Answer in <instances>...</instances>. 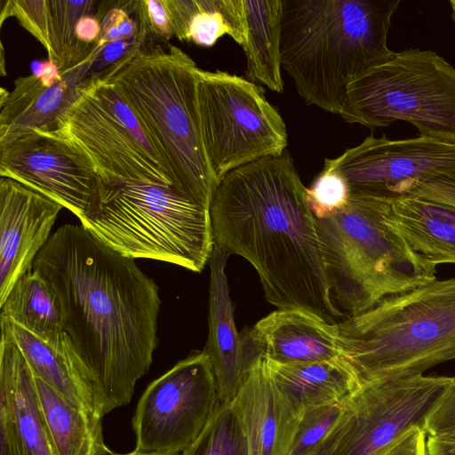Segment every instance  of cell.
Segmentation results:
<instances>
[{
    "instance_id": "6da1fadb",
    "label": "cell",
    "mask_w": 455,
    "mask_h": 455,
    "mask_svg": "<svg viewBox=\"0 0 455 455\" xmlns=\"http://www.w3.org/2000/svg\"><path fill=\"white\" fill-rule=\"evenodd\" d=\"M31 269L54 290L64 332L103 415L129 403L157 346L159 290L129 258L82 225L52 233Z\"/></svg>"
},
{
    "instance_id": "7a4b0ae2",
    "label": "cell",
    "mask_w": 455,
    "mask_h": 455,
    "mask_svg": "<svg viewBox=\"0 0 455 455\" xmlns=\"http://www.w3.org/2000/svg\"><path fill=\"white\" fill-rule=\"evenodd\" d=\"M214 246L255 268L277 309L310 313L333 323L343 315L329 286L316 220L287 150L228 172L213 194Z\"/></svg>"
},
{
    "instance_id": "3957f363",
    "label": "cell",
    "mask_w": 455,
    "mask_h": 455,
    "mask_svg": "<svg viewBox=\"0 0 455 455\" xmlns=\"http://www.w3.org/2000/svg\"><path fill=\"white\" fill-rule=\"evenodd\" d=\"M401 0H283L282 68L307 105L339 115L347 85L395 53Z\"/></svg>"
},
{
    "instance_id": "277c9868",
    "label": "cell",
    "mask_w": 455,
    "mask_h": 455,
    "mask_svg": "<svg viewBox=\"0 0 455 455\" xmlns=\"http://www.w3.org/2000/svg\"><path fill=\"white\" fill-rule=\"evenodd\" d=\"M197 68L179 47L147 43L101 78L111 82L131 105L177 185L210 207L218 183L200 133Z\"/></svg>"
},
{
    "instance_id": "5b68a950",
    "label": "cell",
    "mask_w": 455,
    "mask_h": 455,
    "mask_svg": "<svg viewBox=\"0 0 455 455\" xmlns=\"http://www.w3.org/2000/svg\"><path fill=\"white\" fill-rule=\"evenodd\" d=\"M387 205L349 194L343 207L315 218L331 299L349 316L436 279V266L386 224Z\"/></svg>"
},
{
    "instance_id": "8992f818",
    "label": "cell",
    "mask_w": 455,
    "mask_h": 455,
    "mask_svg": "<svg viewBox=\"0 0 455 455\" xmlns=\"http://www.w3.org/2000/svg\"><path fill=\"white\" fill-rule=\"evenodd\" d=\"M81 225L132 259H148L201 272L214 243L210 207L175 185L98 178Z\"/></svg>"
},
{
    "instance_id": "52a82bcc",
    "label": "cell",
    "mask_w": 455,
    "mask_h": 455,
    "mask_svg": "<svg viewBox=\"0 0 455 455\" xmlns=\"http://www.w3.org/2000/svg\"><path fill=\"white\" fill-rule=\"evenodd\" d=\"M338 326L361 383L423 375L455 360V277L387 297Z\"/></svg>"
},
{
    "instance_id": "ba28073f",
    "label": "cell",
    "mask_w": 455,
    "mask_h": 455,
    "mask_svg": "<svg viewBox=\"0 0 455 455\" xmlns=\"http://www.w3.org/2000/svg\"><path fill=\"white\" fill-rule=\"evenodd\" d=\"M339 116L371 130L405 121L455 142V68L432 50L395 52L347 85Z\"/></svg>"
},
{
    "instance_id": "9c48e42d",
    "label": "cell",
    "mask_w": 455,
    "mask_h": 455,
    "mask_svg": "<svg viewBox=\"0 0 455 455\" xmlns=\"http://www.w3.org/2000/svg\"><path fill=\"white\" fill-rule=\"evenodd\" d=\"M196 100L204 149L217 183L232 170L286 150L285 124L252 82L198 68Z\"/></svg>"
},
{
    "instance_id": "30bf717a",
    "label": "cell",
    "mask_w": 455,
    "mask_h": 455,
    "mask_svg": "<svg viewBox=\"0 0 455 455\" xmlns=\"http://www.w3.org/2000/svg\"><path fill=\"white\" fill-rule=\"evenodd\" d=\"M57 130L88 156L100 180L180 188L142 122L106 79L90 84L61 116Z\"/></svg>"
},
{
    "instance_id": "8fae6325",
    "label": "cell",
    "mask_w": 455,
    "mask_h": 455,
    "mask_svg": "<svg viewBox=\"0 0 455 455\" xmlns=\"http://www.w3.org/2000/svg\"><path fill=\"white\" fill-rule=\"evenodd\" d=\"M220 403L211 361L193 353L152 381L132 426L135 455H180L200 435Z\"/></svg>"
},
{
    "instance_id": "7c38bea8",
    "label": "cell",
    "mask_w": 455,
    "mask_h": 455,
    "mask_svg": "<svg viewBox=\"0 0 455 455\" xmlns=\"http://www.w3.org/2000/svg\"><path fill=\"white\" fill-rule=\"evenodd\" d=\"M455 377L408 376L362 382L346 403L343 435L334 455H384L426 422Z\"/></svg>"
},
{
    "instance_id": "4fadbf2b",
    "label": "cell",
    "mask_w": 455,
    "mask_h": 455,
    "mask_svg": "<svg viewBox=\"0 0 455 455\" xmlns=\"http://www.w3.org/2000/svg\"><path fill=\"white\" fill-rule=\"evenodd\" d=\"M323 170L339 175L351 195L391 199L418 182L455 179V142L370 135L336 158H325Z\"/></svg>"
},
{
    "instance_id": "5bb4252c",
    "label": "cell",
    "mask_w": 455,
    "mask_h": 455,
    "mask_svg": "<svg viewBox=\"0 0 455 455\" xmlns=\"http://www.w3.org/2000/svg\"><path fill=\"white\" fill-rule=\"evenodd\" d=\"M0 176L49 197L78 219L98 180L88 156L59 130H33L1 142Z\"/></svg>"
},
{
    "instance_id": "9a60e30c",
    "label": "cell",
    "mask_w": 455,
    "mask_h": 455,
    "mask_svg": "<svg viewBox=\"0 0 455 455\" xmlns=\"http://www.w3.org/2000/svg\"><path fill=\"white\" fill-rule=\"evenodd\" d=\"M95 50L96 44L66 70L49 60L40 71L16 79L12 92L1 88L0 143L33 130H57L61 116L97 78L90 73Z\"/></svg>"
},
{
    "instance_id": "2e32d148",
    "label": "cell",
    "mask_w": 455,
    "mask_h": 455,
    "mask_svg": "<svg viewBox=\"0 0 455 455\" xmlns=\"http://www.w3.org/2000/svg\"><path fill=\"white\" fill-rule=\"evenodd\" d=\"M63 206L9 178L0 179V304L49 241Z\"/></svg>"
},
{
    "instance_id": "e0dca14e",
    "label": "cell",
    "mask_w": 455,
    "mask_h": 455,
    "mask_svg": "<svg viewBox=\"0 0 455 455\" xmlns=\"http://www.w3.org/2000/svg\"><path fill=\"white\" fill-rule=\"evenodd\" d=\"M0 431L13 455H56L41 409L36 377L5 325L1 323Z\"/></svg>"
},
{
    "instance_id": "ac0fdd59",
    "label": "cell",
    "mask_w": 455,
    "mask_h": 455,
    "mask_svg": "<svg viewBox=\"0 0 455 455\" xmlns=\"http://www.w3.org/2000/svg\"><path fill=\"white\" fill-rule=\"evenodd\" d=\"M231 403L246 434L250 455H288L303 412L280 390L263 355Z\"/></svg>"
},
{
    "instance_id": "d6986e66",
    "label": "cell",
    "mask_w": 455,
    "mask_h": 455,
    "mask_svg": "<svg viewBox=\"0 0 455 455\" xmlns=\"http://www.w3.org/2000/svg\"><path fill=\"white\" fill-rule=\"evenodd\" d=\"M228 258L213 246L209 260V332L204 349L212 365L220 403L234 399L251 368L262 356L251 345H243L235 328L225 273Z\"/></svg>"
},
{
    "instance_id": "ffe728a7",
    "label": "cell",
    "mask_w": 455,
    "mask_h": 455,
    "mask_svg": "<svg viewBox=\"0 0 455 455\" xmlns=\"http://www.w3.org/2000/svg\"><path fill=\"white\" fill-rule=\"evenodd\" d=\"M243 335L267 361L299 364L344 357L338 323L300 310L277 309Z\"/></svg>"
},
{
    "instance_id": "44dd1931",
    "label": "cell",
    "mask_w": 455,
    "mask_h": 455,
    "mask_svg": "<svg viewBox=\"0 0 455 455\" xmlns=\"http://www.w3.org/2000/svg\"><path fill=\"white\" fill-rule=\"evenodd\" d=\"M21 350L34 375L68 403L102 420L103 413L92 386L65 332L54 341L44 340L11 321L1 318Z\"/></svg>"
},
{
    "instance_id": "7402d4cb",
    "label": "cell",
    "mask_w": 455,
    "mask_h": 455,
    "mask_svg": "<svg viewBox=\"0 0 455 455\" xmlns=\"http://www.w3.org/2000/svg\"><path fill=\"white\" fill-rule=\"evenodd\" d=\"M387 201L388 227L432 264H455V206L411 196Z\"/></svg>"
},
{
    "instance_id": "603a6c76",
    "label": "cell",
    "mask_w": 455,
    "mask_h": 455,
    "mask_svg": "<svg viewBox=\"0 0 455 455\" xmlns=\"http://www.w3.org/2000/svg\"><path fill=\"white\" fill-rule=\"evenodd\" d=\"M265 361L280 390L299 412L314 406L345 403L361 385L345 357L299 364Z\"/></svg>"
},
{
    "instance_id": "cb8c5ba5",
    "label": "cell",
    "mask_w": 455,
    "mask_h": 455,
    "mask_svg": "<svg viewBox=\"0 0 455 455\" xmlns=\"http://www.w3.org/2000/svg\"><path fill=\"white\" fill-rule=\"evenodd\" d=\"M243 5L247 33L242 47L247 60V76L275 92H283V0H243Z\"/></svg>"
},
{
    "instance_id": "d4e9b609",
    "label": "cell",
    "mask_w": 455,
    "mask_h": 455,
    "mask_svg": "<svg viewBox=\"0 0 455 455\" xmlns=\"http://www.w3.org/2000/svg\"><path fill=\"white\" fill-rule=\"evenodd\" d=\"M36 385L56 455H110L113 452L104 443L101 420L73 407L36 377Z\"/></svg>"
},
{
    "instance_id": "484cf974",
    "label": "cell",
    "mask_w": 455,
    "mask_h": 455,
    "mask_svg": "<svg viewBox=\"0 0 455 455\" xmlns=\"http://www.w3.org/2000/svg\"><path fill=\"white\" fill-rule=\"evenodd\" d=\"M1 318L54 341L64 332V312L51 285L36 271L22 275L0 304Z\"/></svg>"
},
{
    "instance_id": "4316f807",
    "label": "cell",
    "mask_w": 455,
    "mask_h": 455,
    "mask_svg": "<svg viewBox=\"0 0 455 455\" xmlns=\"http://www.w3.org/2000/svg\"><path fill=\"white\" fill-rule=\"evenodd\" d=\"M246 33L243 0H194L188 42L210 47L227 35L242 46Z\"/></svg>"
},
{
    "instance_id": "83f0119b",
    "label": "cell",
    "mask_w": 455,
    "mask_h": 455,
    "mask_svg": "<svg viewBox=\"0 0 455 455\" xmlns=\"http://www.w3.org/2000/svg\"><path fill=\"white\" fill-rule=\"evenodd\" d=\"M180 455H250L246 434L231 402H220L200 435Z\"/></svg>"
},
{
    "instance_id": "f1b7e54d",
    "label": "cell",
    "mask_w": 455,
    "mask_h": 455,
    "mask_svg": "<svg viewBox=\"0 0 455 455\" xmlns=\"http://www.w3.org/2000/svg\"><path fill=\"white\" fill-rule=\"evenodd\" d=\"M345 403H331L304 410L288 455H305L325 440L342 422Z\"/></svg>"
},
{
    "instance_id": "f546056e",
    "label": "cell",
    "mask_w": 455,
    "mask_h": 455,
    "mask_svg": "<svg viewBox=\"0 0 455 455\" xmlns=\"http://www.w3.org/2000/svg\"><path fill=\"white\" fill-rule=\"evenodd\" d=\"M349 193L345 180L337 173L323 170L310 188L307 201L315 218H322L340 209Z\"/></svg>"
},
{
    "instance_id": "4dcf8cb0",
    "label": "cell",
    "mask_w": 455,
    "mask_h": 455,
    "mask_svg": "<svg viewBox=\"0 0 455 455\" xmlns=\"http://www.w3.org/2000/svg\"><path fill=\"white\" fill-rule=\"evenodd\" d=\"M140 25L148 36L166 42L174 36L173 27L165 0L134 1Z\"/></svg>"
},
{
    "instance_id": "1f68e13d",
    "label": "cell",
    "mask_w": 455,
    "mask_h": 455,
    "mask_svg": "<svg viewBox=\"0 0 455 455\" xmlns=\"http://www.w3.org/2000/svg\"><path fill=\"white\" fill-rule=\"evenodd\" d=\"M125 6H114L108 10L100 20V36L97 42L98 46H103L107 44L119 40L130 39L136 36L140 31V22L131 17L132 1H129L128 11L127 2Z\"/></svg>"
},
{
    "instance_id": "d6a6232c",
    "label": "cell",
    "mask_w": 455,
    "mask_h": 455,
    "mask_svg": "<svg viewBox=\"0 0 455 455\" xmlns=\"http://www.w3.org/2000/svg\"><path fill=\"white\" fill-rule=\"evenodd\" d=\"M425 433L431 436L455 433V379L428 417Z\"/></svg>"
},
{
    "instance_id": "836d02e7",
    "label": "cell",
    "mask_w": 455,
    "mask_h": 455,
    "mask_svg": "<svg viewBox=\"0 0 455 455\" xmlns=\"http://www.w3.org/2000/svg\"><path fill=\"white\" fill-rule=\"evenodd\" d=\"M403 196H411L455 206V179H435L418 182Z\"/></svg>"
},
{
    "instance_id": "e575fe53",
    "label": "cell",
    "mask_w": 455,
    "mask_h": 455,
    "mask_svg": "<svg viewBox=\"0 0 455 455\" xmlns=\"http://www.w3.org/2000/svg\"><path fill=\"white\" fill-rule=\"evenodd\" d=\"M427 434L419 427L409 430L384 455H427Z\"/></svg>"
},
{
    "instance_id": "d590c367",
    "label": "cell",
    "mask_w": 455,
    "mask_h": 455,
    "mask_svg": "<svg viewBox=\"0 0 455 455\" xmlns=\"http://www.w3.org/2000/svg\"><path fill=\"white\" fill-rule=\"evenodd\" d=\"M101 31L100 20L92 14L82 16L76 24L75 36L78 43L84 47H90L97 44Z\"/></svg>"
},
{
    "instance_id": "8d00e7d4",
    "label": "cell",
    "mask_w": 455,
    "mask_h": 455,
    "mask_svg": "<svg viewBox=\"0 0 455 455\" xmlns=\"http://www.w3.org/2000/svg\"><path fill=\"white\" fill-rule=\"evenodd\" d=\"M427 455H455V433L428 435L426 442Z\"/></svg>"
},
{
    "instance_id": "74e56055",
    "label": "cell",
    "mask_w": 455,
    "mask_h": 455,
    "mask_svg": "<svg viewBox=\"0 0 455 455\" xmlns=\"http://www.w3.org/2000/svg\"><path fill=\"white\" fill-rule=\"evenodd\" d=\"M346 415L347 408L345 417L336 429L315 449L305 455H334L345 429Z\"/></svg>"
},
{
    "instance_id": "f35d334b",
    "label": "cell",
    "mask_w": 455,
    "mask_h": 455,
    "mask_svg": "<svg viewBox=\"0 0 455 455\" xmlns=\"http://www.w3.org/2000/svg\"><path fill=\"white\" fill-rule=\"evenodd\" d=\"M0 455H13L11 444L5 435L0 431Z\"/></svg>"
},
{
    "instance_id": "ab89813d",
    "label": "cell",
    "mask_w": 455,
    "mask_h": 455,
    "mask_svg": "<svg viewBox=\"0 0 455 455\" xmlns=\"http://www.w3.org/2000/svg\"><path fill=\"white\" fill-rule=\"evenodd\" d=\"M450 4V6H451V19H452V21H453V24L455 26V0H451L449 2Z\"/></svg>"
},
{
    "instance_id": "60d3db41",
    "label": "cell",
    "mask_w": 455,
    "mask_h": 455,
    "mask_svg": "<svg viewBox=\"0 0 455 455\" xmlns=\"http://www.w3.org/2000/svg\"><path fill=\"white\" fill-rule=\"evenodd\" d=\"M110 455H135L133 454L132 451L129 452V453H125V454H120V453H115V452H112Z\"/></svg>"
}]
</instances>
